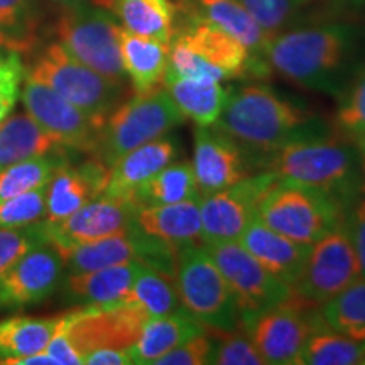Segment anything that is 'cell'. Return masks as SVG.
<instances>
[{
  "label": "cell",
  "mask_w": 365,
  "mask_h": 365,
  "mask_svg": "<svg viewBox=\"0 0 365 365\" xmlns=\"http://www.w3.org/2000/svg\"><path fill=\"white\" fill-rule=\"evenodd\" d=\"M178 7L182 16L208 21L210 24L234 36L259 63L267 65L266 48L269 36L237 0H180Z\"/></svg>",
  "instance_id": "cell-22"
},
{
  "label": "cell",
  "mask_w": 365,
  "mask_h": 365,
  "mask_svg": "<svg viewBox=\"0 0 365 365\" xmlns=\"http://www.w3.org/2000/svg\"><path fill=\"white\" fill-rule=\"evenodd\" d=\"M345 213L330 195L281 180L264 195L257 208V215L267 227L307 245L344 227Z\"/></svg>",
  "instance_id": "cell-7"
},
{
  "label": "cell",
  "mask_w": 365,
  "mask_h": 365,
  "mask_svg": "<svg viewBox=\"0 0 365 365\" xmlns=\"http://www.w3.org/2000/svg\"><path fill=\"white\" fill-rule=\"evenodd\" d=\"M339 98L333 132L341 139L355 143L365 134V59Z\"/></svg>",
  "instance_id": "cell-35"
},
{
  "label": "cell",
  "mask_w": 365,
  "mask_h": 365,
  "mask_svg": "<svg viewBox=\"0 0 365 365\" xmlns=\"http://www.w3.org/2000/svg\"><path fill=\"white\" fill-rule=\"evenodd\" d=\"M215 127L245 150L252 168L262 156L287 144L333 134L307 105L264 83L232 88Z\"/></svg>",
  "instance_id": "cell-2"
},
{
  "label": "cell",
  "mask_w": 365,
  "mask_h": 365,
  "mask_svg": "<svg viewBox=\"0 0 365 365\" xmlns=\"http://www.w3.org/2000/svg\"><path fill=\"white\" fill-rule=\"evenodd\" d=\"M26 76L51 86L63 98L100 122L117 107L124 90V85L105 78L73 58L59 43L46 46L26 70Z\"/></svg>",
  "instance_id": "cell-9"
},
{
  "label": "cell",
  "mask_w": 365,
  "mask_h": 365,
  "mask_svg": "<svg viewBox=\"0 0 365 365\" xmlns=\"http://www.w3.org/2000/svg\"><path fill=\"white\" fill-rule=\"evenodd\" d=\"M38 12L34 0H0V31L36 46Z\"/></svg>",
  "instance_id": "cell-40"
},
{
  "label": "cell",
  "mask_w": 365,
  "mask_h": 365,
  "mask_svg": "<svg viewBox=\"0 0 365 365\" xmlns=\"http://www.w3.org/2000/svg\"><path fill=\"white\" fill-rule=\"evenodd\" d=\"M202 198L196 188L195 171L191 163L178 161L168 164L164 170L137 188L130 196V202L137 208L159 207Z\"/></svg>",
  "instance_id": "cell-30"
},
{
  "label": "cell",
  "mask_w": 365,
  "mask_h": 365,
  "mask_svg": "<svg viewBox=\"0 0 365 365\" xmlns=\"http://www.w3.org/2000/svg\"><path fill=\"white\" fill-rule=\"evenodd\" d=\"M48 242V227L44 222L26 227L0 228V276L21 257H24L29 250Z\"/></svg>",
  "instance_id": "cell-37"
},
{
  "label": "cell",
  "mask_w": 365,
  "mask_h": 365,
  "mask_svg": "<svg viewBox=\"0 0 365 365\" xmlns=\"http://www.w3.org/2000/svg\"><path fill=\"white\" fill-rule=\"evenodd\" d=\"M193 171L200 196H207L235 185L250 175V159L245 150L215 125L195 130Z\"/></svg>",
  "instance_id": "cell-17"
},
{
  "label": "cell",
  "mask_w": 365,
  "mask_h": 365,
  "mask_svg": "<svg viewBox=\"0 0 365 365\" xmlns=\"http://www.w3.org/2000/svg\"><path fill=\"white\" fill-rule=\"evenodd\" d=\"M354 144H355V148H357V153H359V158H360V166H362V173H364V188H362V191L365 193V134L360 135Z\"/></svg>",
  "instance_id": "cell-47"
},
{
  "label": "cell",
  "mask_w": 365,
  "mask_h": 365,
  "mask_svg": "<svg viewBox=\"0 0 365 365\" xmlns=\"http://www.w3.org/2000/svg\"><path fill=\"white\" fill-rule=\"evenodd\" d=\"M277 176L271 171H259L237 181L235 185L200 198L202 215V244L239 240L242 232L257 215L264 195L276 185Z\"/></svg>",
  "instance_id": "cell-12"
},
{
  "label": "cell",
  "mask_w": 365,
  "mask_h": 365,
  "mask_svg": "<svg viewBox=\"0 0 365 365\" xmlns=\"http://www.w3.org/2000/svg\"><path fill=\"white\" fill-rule=\"evenodd\" d=\"M125 304L143 309L149 318L176 313L182 308L171 276L144 266L137 274Z\"/></svg>",
  "instance_id": "cell-31"
},
{
  "label": "cell",
  "mask_w": 365,
  "mask_h": 365,
  "mask_svg": "<svg viewBox=\"0 0 365 365\" xmlns=\"http://www.w3.org/2000/svg\"><path fill=\"white\" fill-rule=\"evenodd\" d=\"M24 78L26 66L21 53H11L0 58V122L6 120L16 107Z\"/></svg>",
  "instance_id": "cell-41"
},
{
  "label": "cell",
  "mask_w": 365,
  "mask_h": 365,
  "mask_svg": "<svg viewBox=\"0 0 365 365\" xmlns=\"http://www.w3.org/2000/svg\"><path fill=\"white\" fill-rule=\"evenodd\" d=\"M66 149L29 113H16L0 122V171L26 159Z\"/></svg>",
  "instance_id": "cell-28"
},
{
  "label": "cell",
  "mask_w": 365,
  "mask_h": 365,
  "mask_svg": "<svg viewBox=\"0 0 365 365\" xmlns=\"http://www.w3.org/2000/svg\"><path fill=\"white\" fill-rule=\"evenodd\" d=\"M33 48H34L33 44L12 38V36L6 34L4 31H0V58L6 56V54H11V53H21V54L27 53V51H31Z\"/></svg>",
  "instance_id": "cell-45"
},
{
  "label": "cell",
  "mask_w": 365,
  "mask_h": 365,
  "mask_svg": "<svg viewBox=\"0 0 365 365\" xmlns=\"http://www.w3.org/2000/svg\"><path fill=\"white\" fill-rule=\"evenodd\" d=\"M135 208L130 200L100 195L70 217L46 225L49 244L63 252L76 245L122 234L134 225Z\"/></svg>",
  "instance_id": "cell-15"
},
{
  "label": "cell",
  "mask_w": 365,
  "mask_h": 365,
  "mask_svg": "<svg viewBox=\"0 0 365 365\" xmlns=\"http://www.w3.org/2000/svg\"><path fill=\"white\" fill-rule=\"evenodd\" d=\"M239 244L274 274L277 279L293 287L303 272L312 245L301 244L272 230L255 215L239 237Z\"/></svg>",
  "instance_id": "cell-19"
},
{
  "label": "cell",
  "mask_w": 365,
  "mask_h": 365,
  "mask_svg": "<svg viewBox=\"0 0 365 365\" xmlns=\"http://www.w3.org/2000/svg\"><path fill=\"white\" fill-rule=\"evenodd\" d=\"M327 327L318 307L291 296L284 303L240 319V328L249 335L266 364L294 365L313 331Z\"/></svg>",
  "instance_id": "cell-10"
},
{
  "label": "cell",
  "mask_w": 365,
  "mask_h": 365,
  "mask_svg": "<svg viewBox=\"0 0 365 365\" xmlns=\"http://www.w3.org/2000/svg\"><path fill=\"white\" fill-rule=\"evenodd\" d=\"M271 68L225 31L198 17L185 16L170 43V75L185 78L228 81L245 76H267Z\"/></svg>",
  "instance_id": "cell-4"
},
{
  "label": "cell",
  "mask_w": 365,
  "mask_h": 365,
  "mask_svg": "<svg viewBox=\"0 0 365 365\" xmlns=\"http://www.w3.org/2000/svg\"><path fill=\"white\" fill-rule=\"evenodd\" d=\"M120 29L117 17L98 4L63 9L56 22L59 44L93 71L105 78L125 83V71L122 66Z\"/></svg>",
  "instance_id": "cell-8"
},
{
  "label": "cell",
  "mask_w": 365,
  "mask_h": 365,
  "mask_svg": "<svg viewBox=\"0 0 365 365\" xmlns=\"http://www.w3.org/2000/svg\"><path fill=\"white\" fill-rule=\"evenodd\" d=\"M365 27L325 21L287 27L266 48L272 71L303 88L340 97L365 59Z\"/></svg>",
  "instance_id": "cell-1"
},
{
  "label": "cell",
  "mask_w": 365,
  "mask_h": 365,
  "mask_svg": "<svg viewBox=\"0 0 365 365\" xmlns=\"http://www.w3.org/2000/svg\"><path fill=\"white\" fill-rule=\"evenodd\" d=\"M213 352L210 364L218 365H264L249 335L239 327L232 331H213Z\"/></svg>",
  "instance_id": "cell-38"
},
{
  "label": "cell",
  "mask_w": 365,
  "mask_h": 365,
  "mask_svg": "<svg viewBox=\"0 0 365 365\" xmlns=\"http://www.w3.org/2000/svg\"><path fill=\"white\" fill-rule=\"evenodd\" d=\"M46 190L48 185L0 202V228L26 227L43 220Z\"/></svg>",
  "instance_id": "cell-39"
},
{
  "label": "cell",
  "mask_w": 365,
  "mask_h": 365,
  "mask_svg": "<svg viewBox=\"0 0 365 365\" xmlns=\"http://www.w3.org/2000/svg\"><path fill=\"white\" fill-rule=\"evenodd\" d=\"M68 149L16 163L0 171V202L46 186L59 166L68 163Z\"/></svg>",
  "instance_id": "cell-33"
},
{
  "label": "cell",
  "mask_w": 365,
  "mask_h": 365,
  "mask_svg": "<svg viewBox=\"0 0 365 365\" xmlns=\"http://www.w3.org/2000/svg\"><path fill=\"white\" fill-rule=\"evenodd\" d=\"M83 364L93 365H127L132 364L129 349H117V346H102L85 355Z\"/></svg>",
  "instance_id": "cell-44"
},
{
  "label": "cell",
  "mask_w": 365,
  "mask_h": 365,
  "mask_svg": "<svg viewBox=\"0 0 365 365\" xmlns=\"http://www.w3.org/2000/svg\"><path fill=\"white\" fill-rule=\"evenodd\" d=\"M304 365H355L365 364V340L341 335L328 327L309 335L299 355Z\"/></svg>",
  "instance_id": "cell-32"
},
{
  "label": "cell",
  "mask_w": 365,
  "mask_h": 365,
  "mask_svg": "<svg viewBox=\"0 0 365 365\" xmlns=\"http://www.w3.org/2000/svg\"><path fill=\"white\" fill-rule=\"evenodd\" d=\"M65 318L66 313L49 318L16 317L0 322V362L44 352Z\"/></svg>",
  "instance_id": "cell-29"
},
{
  "label": "cell",
  "mask_w": 365,
  "mask_h": 365,
  "mask_svg": "<svg viewBox=\"0 0 365 365\" xmlns=\"http://www.w3.org/2000/svg\"><path fill=\"white\" fill-rule=\"evenodd\" d=\"M359 277L357 255L345 228L340 227L312 245L293 293L304 303L319 308Z\"/></svg>",
  "instance_id": "cell-14"
},
{
  "label": "cell",
  "mask_w": 365,
  "mask_h": 365,
  "mask_svg": "<svg viewBox=\"0 0 365 365\" xmlns=\"http://www.w3.org/2000/svg\"><path fill=\"white\" fill-rule=\"evenodd\" d=\"M65 261L53 244L29 250L0 276V307L24 308L51 296L61 284Z\"/></svg>",
  "instance_id": "cell-16"
},
{
  "label": "cell",
  "mask_w": 365,
  "mask_h": 365,
  "mask_svg": "<svg viewBox=\"0 0 365 365\" xmlns=\"http://www.w3.org/2000/svg\"><path fill=\"white\" fill-rule=\"evenodd\" d=\"M107 178L108 168L95 156L76 166L70 164V161L59 166L48 182L46 210L41 222L51 225L70 217L103 193Z\"/></svg>",
  "instance_id": "cell-18"
},
{
  "label": "cell",
  "mask_w": 365,
  "mask_h": 365,
  "mask_svg": "<svg viewBox=\"0 0 365 365\" xmlns=\"http://www.w3.org/2000/svg\"><path fill=\"white\" fill-rule=\"evenodd\" d=\"M178 156L180 145L175 137L163 135L132 149L108 170L107 185L102 195L130 200L132 193L143 182L164 170L168 164L175 163Z\"/></svg>",
  "instance_id": "cell-21"
},
{
  "label": "cell",
  "mask_w": 365,
  "mask_h": 365,
  "mask_svg": "<svg viewBox=\"0 0 365 365\" xmlns=\"http://www.w3.org/2000/svg\"><path fill=\"white\" fill-rule=\"evenodd\" d=\"M344 228L357 255L360 277L365 279V193L360 195L352 207L346 210Z\"/></svg>",
  "instance_id": "cell-43"
},
{
  "label": "cell",
  "mask_w": 365,
  "mask_h": 365,
  "mask_svg": "<svg viewBox=\"0 0 365 365\" xmlns=\"http://www.w3.org/2000/svg\"><path fill=\"white\" fill-rule=\"evenodd\" d=\"M205 331L207 327L191 317L186 309L148 318L140 328L139 336L129 346L132 364H154L171 349Z\"/></svg>",
  "instance_id": "cell-23"
},
{
  "label": "cell",
  "mask_w": 365,
  "mask_h": 365,
  "mask_svg": "<svg viewBox=\"0 0 365 365\" xmlns=\"http://www.w3.org/2000/svg\"><path fill=\"white\" fill-rule=\"evenodd\" d=\"M134 222L145 234L168 242L176 249L188 242H202L200 198L135 208Z\"/></svg>",
  "instance_id": "cell-26"
},
{
  "label": "cell",
  "mask_w": 365,
  "mask_h": 365,
  "mask_svg": "<svg viewBox=\"0 0 365 365\" xmlns=\"http://www.w3.org/2000/svg\"><path fill=\"white\" fill-rule=\"evenodd\" d=\"M336 9H359L365 6V0H331Z\"/></svg>",
  "instance_id": "cell-48"
},
{
  "label": "cell",
  "mask_w": 365,
  "mask_h": 365,
  "mask_svg": "<svg viewBox=\"0 0 365 365\" xmlns=\"http://www.w3.org/2000/svg\"><path fill=\"white\" fill-rule=\"evenodd\" d=\"M120 26L132 34L171 43L178 6L171 0H107Z\"/></svg>",
  "instance_id": "cell-27"
},
{
  "label": "cell",
  "mask_w": 365,
  "mask_h": 365,
  "mask_svg": "<svg viewBox=\"0 0 365 365\" xmlns=\"http://www.w3.org/2000/svg\"><path fill=\"white\" fill-rule=\"evenodd\" d=\"M21 102L26 112L49 135L68 150L95 156L103 122L90 117L81 108L68 102L51 86L26 76L21 88Z\"/></svg>",
  "instance_id": "cell-13"
},
{
  "label": "cell",
  "mask_w": 365,
  "mask_h": 365,
  "mask_svg": "<svg viewBox=\"0 0 365 365\" xmlns=\"http://www.w3.org/2000/svg\"><path fill=\"white\" fill-rule=\"evenodd\" d=\"M143 262H125L97 271L68 274L63 281V294L80 308H113L125 304L130 287Z\"/></svg>",
  "instance_id": "cell-20"
},
{
  "label": "cell",
  "mask_w": 365,
  "mask_h": 365,
  "mask_svg": "<svg viewBox=\"0 0 365 365\" xmlns=\"http://www.w3.org/2000/svg\"><path fill=\"white\" fill-rule=\"evenodd\" d=\"M49 2L54 4V6H58L63 11V9L78 7V6H83V4H88V2L98 4V0H49Z\"/></svg>",
  "instance_id": "cell-46"
},
{
  "label": "cell",
  "mask_w": 365,
  "mask_h": 365,
  "mask_svg": "<svg viewBox=\"0 0 365 365\" xmlns=\"http://www.w3.org/2000/svg\"><path fill=\"white\" fill-rule=\"evenodd\" d=\"M269 38L294 24L313 0H237Z\"/></svg>",
  "instance_id": "cell-36"
},
{
  "label": "cell",
  "mask_w": 365,
  "mask_h": 365,
  "mask_svg": "<svg viewBox=\"0 0 365 365\" xmlns=\"http://www.w3.org/2000/svg\"><path fill=\"white\" fill-rule=\"evenodd\" d=\"M120 54L125 76L135 95H145L163 85L170 65V44L120 29Z\"/></svg>",
  "instance_id": "cell-24"
},
{
  "label": "cell",
  "mask_w": 365,
  "mask_h": 365,
  "mask_svg": "<svg viewBox=\"0 0 365 365\" xmlns=\"http://www.w3.org/2000/svg\"><path fill=\"white\" fill-rule=\"evenodd\" d=\"M205 247L234 293L240 319L284 303L293 296V287L269 272L237 240Z\"/></svg>",
  "instance_id": "cell-11"
},
{
  "label": "cell",
  "mask_w": 365,
  "mask_h": 365,
  "mask_svg": "<svg viewBox=\"0 0 365 365\" xmlns=\"http://www.w3.org/2000/svg\"><path fill=\"white\" fill-rule=\"evenodd\" d=\"M325 325L333 331L365 340V279L359 277L335 298L319 307Z\"/></svg>",
  "instance_id": "cell-34"
},
{
  "label": "cell",
  "mask_w": 365,
  "mask_h": 365,
  "mask_svg": "<svg viewBox=\"0 0 365 365\" xmlns=\"http://www.w3.org/2000/svg\"><path fill=\"white\" fill-rule=\"evenodd\" d=\"M175 284L182 308L213 331L240 327V312L230 286L202 242L176 249Z\"/></svg>",
  "instance_id": "cell-5"
},
{
  "label": "cell",
  "mask_w": 365,
  "mask_h": 365,
  "mask_svg": "<svg viewBox=\"0 0 365 365\" xmlns=\"http://www.w3.org/2000/svg\"><path fill=\"white\" fill-rule=\"evenodd\" d=\"M277 180L298 182L330 195L345 212L364 193V173L354 143L335 132L317 139L298 140L272 150L255 163Z\"/></svg>",
  "instance_id": "cell-3"
},
{
  "label": "cell",
  "mask_w": 365,
  "mask_h": 365,
  "mask_svg": "<svg viewBox=\"0 0 365 365\" xmlns=\"http://www.w3.org/2000/svg\"><path fill=\"white\" fill-rule=\"evenodd\" d=\"M212 352L213 336L205 331L161 355L154 365H205L210 364Z\"/></svg>",
  "instance_id": "cell-42"
},
{
  "label": "cell",
  "mask_w": 365,
  "mask_h": 365,
  "mask_svg": "<svg viewBox=\"0 0 365 365\" xmlns=\"http://www.w3.org/2000/svg\"><path fill=\"white\" fill-rule=\"evenodd\" d=\"M185 120L186 117L164 88L134 95L117 105L103 120L95 158L110 170L132 149L166 135Z\"/></svg>",
  "instance_id": "cell-6"
},
{
  "label": "cell",
  "mask_w": 365,
  "mask_h": 365,
  "mask_svg": "<svg viewBox=\"0 0 365 365\" xmlns=\"http://www.w3.org/2000/svg\"><path fill=\"white\" fill-rule=\"evenodd\" d=\"M163 88L170 93L182 115L198 127L217 124L232 91V86H225L222 81L185 78L170 73L164 76Z\"/></svg>",
  "instance_id": "cell-25"
}]
</instances>
